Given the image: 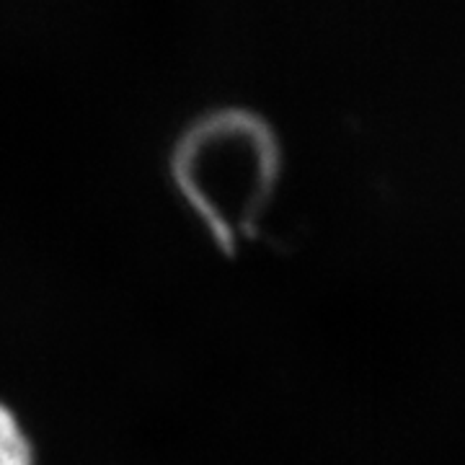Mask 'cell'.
Returning a JSON list of instances; mask_svg holds the SVG:
<instances>
[{"label": "cell", "instance_id": "obj_1", "mask_svg": "<svg viewBox=\"0 0 465 465\" xmlns=\"http://www.w3.org/2000/svg\"><path fill=\"white\" fill-rule=\"evenodd\" d=\"M168 173L183 204L225 256L259 235L282 176V145L272 122L249 106H217L173 140Z\"/></svg>", "mask_w": 465, "mask_h": 465}, {"label": "cell", "instance_id": "obj_2", "mask_svg": "<svg viewBox=\"0 0 465 465\" xmlns=\"http://www.w3.org/2000/svg\"><path fill=\"white\" fill-rule=\"evenodd\" d=\"M0 465H36V452L18 414L0 401Z\"/></svg>", "mask_w": 465, "mask_h": 465}]
</instances>
